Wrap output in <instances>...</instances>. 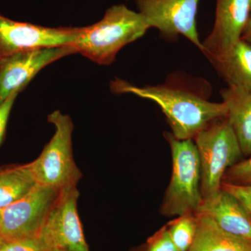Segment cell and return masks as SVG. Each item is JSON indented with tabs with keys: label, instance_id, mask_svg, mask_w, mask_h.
<instances>
[{
	"label": "cell",
	"instance_id": "cell-1",
	"mask_svg": "<svg viewBox=\"0 0 251 251\" xmlns=\"http://www.w3.org/2000/svg\"><path fill=\"white\" fill-rule=\"evenodd\" d=\"M110 88L115 94H134L156 103L166 117L171 134L178 140H193L211 122L227 117L224 102L209 100L210 84L185 73H173L161 85L144 87L116 78Z\"/></svg>",
	"mask_w": 251,
	"mask_h": 251
},
{
	"label": "cell",
	"instance_id": "cell-2",
	"mask_svg": "<svg viewBox=\"0 0 251 251\" xmlns=\"http://www.w3.org/2000/svg\"><path fill=\"white\" fill-rule=\"evenodd\" d=\"M149 29L138 11L125 4L114 5L99 22L82 27L72 46L92 62L110 65L122 48L141 38Z\"/></svg>",
	"mask_w": 251,
	"mask_h": 251
},
{
	"label": "cell",
	"instance_id": "cell-3",
	"mask_svg": "<svg viewBox=\"0 0 251 251\" xmlns=\"http://www.w3.org/2000/svg\"><path fill=\"white\" fill-rule=\"evenodd\" d=\"M54 133L39 156L27 167L37 184L62 191L77 186L82 176L74 159L72 119L59 110L48 117Z\"/></svg>",
	"mask_w": 251,
	"mask_h": 251
},
{
	"label": "cell",
	"instance_id": "cell-4",
	"mask_svg": "<svg viewBox=\"0 0 251 251\" xmlns=\"http://www.w3.org/2000/svg\"><path fill=\"white\" fill-rule=\"evenodd\" d=\"M165 135L171 146L173 171L160 212L167 216L195 212L202 201L201 163L196 144L193 139H176L171 133Z\"/></svg>",
	"mask_w": 251,
	"mask_h": 251
},
{
	"label": "cell",
	"instance_id": "cell-5",
	"mask_svg": "<svg viewBox=\"0 0 251 251\" xmlns=\"http://www.w3.org/2000/svg\"><path fill=\"white\" fill-rule=\"evenodd\" d=\"M193 140L201 163L203 199L221 189L226 172L244 155L226 117L211 122Z\"/></svg>",
	"mask_w": 251,
	"mask_h": 251
},
{
	"label": "cell",
	"instance_id": "cell-6",
	"mask_svg": "<svg viewBox=\"0 0 251 251\" xmlns=\"http://www.w3.org/2000/svg\"><path fill=\"white\" fill-rule=\"evenodd\" d=\"M60 191L37 184L25 196L0 210L3 240L39 238Z\"/></svg>",
	"mask_w": 251,
	"mask_h": 251
},
{
	"label": "cell",
	"instance_id": "cell-7",
	"mask_svg": "<svg viewBox=\"0 0 251 251\" xmlns=\"http://www.w3.org/2000/svg\"><path fill=\"white\" fill-rule=\"evenodd\" d=\"M78 198L77 186L59 193L39 236L46 249L90 251L77 211Z\"/></svg>",
	"mask_w": 251,
	"mask_h": 251
},
{
	"label": "cell",
	"instance_id": "cell-8",
	"mask_svg": "<svg viewBox=\"0 0 251 251\" xmlns=\"http://www.w3.org/2000/svg\"><path fill=\"white\" fill-rule=\"evenodd\" d=\"M200 1L135 0V3L150 28H156L167 39L184 36L202 51L196 21Z\"/></svg>",
	"mask_w": 251,
	"mask_h": 251
},
{
	"label": "cell",
	"instance_id": "cell-9",
	"mask_svg": "<svg viewBox=\"0 0 251 251\" xmlns=\"http://www.w3.org/2000/svg\"><path fill=\"white\" fill-rule=\"evenodd\" d=\"M82 27H44L18 22L0 14V62L39 48L72 46Z\"/></svg>",
	"mask_w": 251,
	"mask_h": 251
},
{
	"label": "cell",
	"instance_id": "cell-10",
	"mask_svg": "<svg viewBox=\"0 0 251 251\" xmlns=\"http://www.w3.org/2000/svg\"><path fill=\"white\" fill-rule=\"evenodd\" d=\"M72 46L44 47L19 52L0 62V104L20 93L46 66L76 54Z\"/></svg>",
	"mask_w": 251,
	"mask_h": 251
},
{
	"label": "cell",
	"instance_id": "cell-11",
	"mask_svg": "<svg viewBox=\"0 0 251 251\" xmlns=\"http://www.w3.org/2000/svg\"><path fill=\"white\" fill-rule=\"evenodd\" d=\"M251 12V0H216L215 21L202 42L209 62L221 60L241 40Z\"/></svg>",
	"mask_w": 251,
	"mask_h": 251
},
{
	"label": "cell",
	"instance_id": "cell-12",
	"mask_svg": "<svg viewBox=\"0 0 251 251\" xmlns=\"http://www.w3.org/2000/svg\"><path fill=\"white\" fill-rule=\"evenodd\" d=\"M195 213L210 218L226 232L251 241V216L242 203L222 188L203 198Z\"/></svg>",
	"mask_w": 251,
	"mask_h": 251
},
{
	"label": "cell",
	"instance_id": "cell-13",
	"mask_svg": "<svg viewBox=\"0 0 251 251\" xmlns=\"http://www.w3.org/2000/svg\"><path fill=\"white\" fill-rule=\"evenodd\" d=\"M227 108V119L233 129L244 156L251 155V93L233 87L221 91Z\"/></svg>",
	"mask_w": 251,
	"mask_h": 251
},
{
	"label": "cell",
	"instance_id": "cell-14",
	"mask_svg": "<svg viewBox=\"0 0 251 251\" xmlns=\"http://www.w3.org/2000/svg\"><path fill=\"white\" fill-rule=\"evenodd\" d=\"M198 228L188 251H251V241L226 232L210 218L195 213Z\"/></svg>",
	"mask_w": 251,
	"mask_h": 251
},
{
	"label": "cell",
	"instance_id": "cell-15",
	"mask_svg": "<svg viewBox=\"0 0 251 251\" xmlns=\"http://www.w3.org/2000/svg\"><path fill=\"white\" fill-rule=\"evenodd\" d=\"M211 64L228 87L251 93V47L245 41L241 39L226 57Z\"/></svg>",
	"mask_w": 251,
	"mask_h": 251
},
{
	"label": "cell",
	"instance_id": "cell-16",
	"mask_svg": "<svg viewBox=\"0 0 251 251\" xmlns=\"http://www.w3.org/2000/svg\"><path fill=\"white\" fill-rule=\"evenodd\" d=\"M36 185L26 164L0 168V210L25 196Z\"/></svg>",
	"mask_w": 251,
	"mask_h": 251
},
{
	"label": "cell",
	"instance_id": "cell-17",
	"mask_svg": "<svg viewBox=\"0 0 251 251\" xmlns=\"http://www.w3.org/2000/svg\"><path fill=\"white\" fill-rule=\"evenodd\" d=\"M166 226L177 250L188 251L197 232L198 221L195 212L178 216Z\"/></svg>",
	"mask_w": 251,
	"mask_h": 251
},
{
	"label": "cell",
	"instance_id": "cell-18",
	"mask_svg": "<svg viewBox=\"0 0 251 251\" xmlns=\"http://www.w3.org/2000/svg\"><path fill=\"white\" fill-rule=\"evenodd\" d=\"M223 183L251 185V155L230 167L224 175Z\"/></svg>",
	"mask_w": 251,
	"mask_h": 251
},
{
	"label": "cell",
	"instance_id": "cell-19",
	"mask_svg": "<svg viewBox=\"0 0 251 251\" xmlns=\"http://www.w3.org/2000/svg\"><path fill=\"white\" fill-rule=\"evenodd\" d=\"M143 251H179L172 240L166 226L149 238Z\"/></svg>",
	"mask_w": 251,
	"mask_h": 251
},
{
	"label": "cell",
	"instance_id": "cell-20",
	"mask_svg": "<svg viewBox=\"0 0 251 251\" xmlns=\"http://www.w3.org/2000/svg\"><path fill=\"white\" fill-rule=\"evenodd\" d=\"M1 246L4 251H46L39 238L3 240Z\"/></svg>",
	"mask_w": 251,
	"mask_h": 251
},
{
	"label": "cell",
	"instance_id": "cell-21",
	"mask_svg": "<svg viewBox=\"0 0 251 251\" xmlns=\"http://www.w3.org/2000/svg\"><path fill=\"white\" fill-rule=\"evenodd\" d=\"M221 188L237 198L251 216V185H236L222 183Z\"/></svg>",
	"mask_w": 251,
	"mask_h": 251
},
{
	"label": "cell",
	"instance_id": "cell-22",
	"mask_svg": "<svg viewBox=\"0 0 251 251\" xmlns=\"http://www.w3.org/2000/svg\"><path fill=\"white\" fill-rule=\"evenodd\" d=\"M19 93H14L0 104V145L4 140L10 114Z\"/></svg>",
	"mask_w": 251,
	"mask_h": 251
},
{
	"label": "cell",
	"instance_id": "cell-23",
	"mask_svg": "<svg viewBox=\"0 0 251 251\" xmlns=\"http://www.w3.org/2000/svg\"><path fill=\"white\" fill-rule=\"evenodd\" d=\"M241 39L245 41L251 47V12L250 17H249V21H248L247 26H246L245 29L243 32Z\"/></svg>",
	"mask_w": 251,
	"mask_h": 251
},
{
	"label": "cell",
	"instance_id": "cell-24",
	"mask_svg": "<svg viewBox=\"0 0 251 251\" xmlns=\"http://www.w3.org/2000/svg\"><path fill=\"white\" fill-rule=\"evenodd\" d=\"M46 251H69L64 249H48Z\"/></svg>",
	"mask_w": 251,
	"mask_h": 251
},
{
	"label": "cell",
	"instance_id": "cell-25",
	"mask_svg": "<svg viewBox=\"0 0 251 251\" xmlns=\"http://www.w3.org/2000/svg\"><path fill=\"white\" fill-rule=\"evenodd\" d=\"M1 241H2V239H1V237H0V242H1Z\"/></svg>",
	"mask_w": 251,
	"mask_h": 251
},
{
	"label": "cell",
	"instance_id": "cell-26",
	"mask_svg": "<svg viewBox=\"0 0 251 251\" xmlns=\"http://www.w3.org/2000/svg\"><path fill=\"white\" fill-rule=\"evenodd\" d=\"M142 251V250H140V251Z\"/></svg>",
	"mask_w": 251,
	"mask_h": 251
}]
</instances>
